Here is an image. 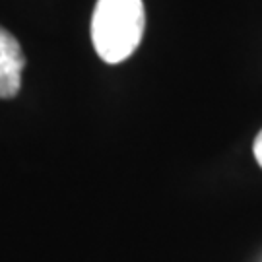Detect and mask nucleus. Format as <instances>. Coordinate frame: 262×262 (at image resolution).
Listing matches in <instances>:
<instances>
[{
    "mask_svg": "<svg viewBox=\"0 0 262 262\" xmlns=\"http://www.w3.org/2000/svg\"><path fill=\"white\" fill-rule=\"evenodd\" d=\"M253 151H254V158L258 161V165L262 167V130L256 134V138H254V144H253Z\"/></svg>",
    "mask_w": 262,
    "mask_h": 262,
    "instance_id": "3",
    "label": "nucleus"
},
{
    "mask_svg": "<svg viewBox=\"0 0 262 262\" xmlns=\"http://www.w3.org/2000/svg\"><path fill=\"white\" fill-rule=\"evenodd\" d=\"M146 26L142 0H97L92 16V41L109 64L126 60L140 45Z\"/></svg>",
    "mask_w": 262,
    "mask_h": 262,
    "instance_id": "1",
    "label": "nucleus"
},
{
    "mask_svg": "<svg viewBox=\"0 0 262 262\" xmlns=\"http://www.w3.org/2000/svg\"><path fill=\"white\" fill-rule=\"evenodd\" d=\"M26 56L18 39L0 26V99L16 97L21 88Z\"/></svg>",
    "mask_w": 262,
    "mask_h": 262,
    "instance_id": "2",
    "label": "nucleus"
}]
</instances>
